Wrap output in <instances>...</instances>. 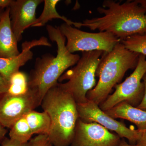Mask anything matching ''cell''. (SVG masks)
Instances as JSON below:
<instances>
[{
  "label": "cell",
  "mask_w": 146,
  "mask_h": 146,
  "mask_svg": "<svg viewBox=\"0 0 146 146\" xmlns=\"http://www.w3.org/2000/svg\"><path fill=\"white\" fill-rule=\"evenodd\" d=\"M13 0H0V8L5 9L9 7Z\"/></svg>",
  "instance_id": "25"
},
{
  "label": "cell",
  "mask_w": 146,
  "mask_h": 146,
  "mask_svg": "<svg viewBox=\"0 0 146 146\" xmlns=\"http://www.w3.org/2000/svg\"><path fill=\"white\" fill-rule=\"evenodd\" d=\"M7 131L6 127L0 123V141L5 138Z\"/></svg>",
  "instance_id": "26"
},
{
  "label": "cell",
  "mask_w": 146,
  "mask_h": 146,
  "mask_svg": "<svg viewBox=\"0 0 146 146\" xmlns=\"http://www.w3.org/2000/svg\"><path fill=\"white\" fill-rule=\"evenodd\" d=\"M47 41L42 36L39 39L25 41L22 44V51L16 57L5 58H0V74L9 82L11 76L33 58L31 49L37 46H46Z\"/></svg>",
  "instance_id": "12"
},
{
  "label": "cell",
  "mask_w": 146,
  "mask_h": 146,
  "mask_svg": "<svg viewBox=\"0 0 146 146\" xmlns=\"http://www.w3.org/2000/svg\"><path fill=\"white\" fill-rule=\"evenodd\" d=\"M121 42L129 50L146 56V33L131 35Z\"/></svg>",
  "instance_id": "19"
},
{
  "label": "cell",
  "mask_w": 146,
  "mask_h": 146,
  "mask_svg": "<svg viewBox=\"0 0 146 146\" xmlns=\"http://www.w3.org/2000/svg\"><path fill=\"white\" fill-rule=\"evenodd\" d=\"M25 117L33 135H48L50 129L51 121L46 112L32 110L25 115Z\"/></svg>",
  "instance_id": "16"
},
{
  "label": "cell",
  "mask_w": 146,
  "mask_h": 146,
  "mask_svg": "<svg viewBox=\"0 0 146 146\" xmlns=\"http://www.w3.org/2000/svg\"><path fill=\"white\" fill-rule=\"evenodd\" d=\"M121 138L100 125L79 119L71 146H118Z\"/></svg>",
  "instance_id": "9"
},
{
  "label": "cell",
  "mask_w": 146,
  "mask_h": 146,
  "mask_svg": "<svg viewBox=\"0 0 146 146\" xmlns=\"http://www.w3.org/2000/svg\"><path fill=\"white\" fill-rule=\"evenodd\" d=\"M146 73V57L140 54L133 72L123 82L115 86V92L100 105V108L106 111L123 102L137 107L143 97L145 86L142 80Z\"/></svg>",
  "instance_id": "7"
},
{
  "label": "cell",
  "mask_w": 146,
  "mask_h": 146,
  "mask_svg": "<svg viewBox=\"0 0 146 146\" xmlns=\"http://www.w3.org/2000/svg\"><path fill=\"white\" fill-rule=\"evenodd\" d=\"M41 105L50 119L48 136L53 145L71 146L79 119L77 104L72 95L58 82L47 92Z\"/></svg>",
  "instance_id": "3"
},
{
  "label": "cell",
  "mask_w": 146,
  "mask_h": 146,
  "mask_svg": "<svg viewBox=\"0 0 146 146\" xmlns=\"http://www.w3.org/2000/svg\"><path fill=\"white\" fill-rule=\"evenodd\" d=\"M10 129L9 138L22 143H27L33 135L25 116L17 120Z\"/></svg>",
  "instance_id": "17"
},
{
  "label": "cell",
  "mask_w": 146,
  "mask_h": 146,
  "mask_svg": "<svg viewBox=\"0 0 146 146\" xmlns=\"http://www.w3.org/2000/svg\"><path fill=\"white\" fill-rule=\"evenodd\" d=\"M46 29L50 39L57 45V54L55 56L45 54L37 57L28 77L29 90L35 97L39 106L48 91L58 83L67 69L76 64L80 58L67 49L66 38L58 27L48 25Z\"/></svg>",
  "instance_id": "1"
},
{
  "label": "cell",
  "mask_w": 146,
  "mask_h": 146,
  "mask_svg": "<svg viewBox=\"0 0 146 146\" xmlns=\"http://www.w3.org/2000/svg\"><path fill=\"white\" fill-rule=\"evenodd\" d=\"M105 112L115 119L119 118L133 123L139 130L146 129V111L125 102L120 103Z\"/></svg>",
  "instance_id": "14"
},
{
  "label": "cell",
  "mask_w": 146,
  "mask_h": 146,
  "mask_svg": "<svg viewBox=\"0 0 146 146\" xmlns=\"http://www.w3.org/2000/svg\"><path fill=\"white\" fill-rule=\"evenodd\" d=\"M38 106L36 98L29 90L21 96L3 94L0 98V123L10 129L17 120Z\"/></svg>",
  "instance_id": "10"
},
{
  "label": "cell",
  "mask_w": 146,
  "mask_h": 146,
  "mask_svg": "<svg viewBox=\"0 0 146 146\" xmlns=\"http://www.w3.org/2000/svg\"><path fill=\"white\" fill-rule=\"evenodd\" d=\"M143 81L145 86L144 96L140 104L136 107L139 109L146 111V73L143 78Z\"/></svg>",
  "instance_id": "23"
},
{
  "label": "cell",
  "mask_w": 146,
  "mask_h": 146,
  "mask_svg": "<svg viewBox=\"0 0 146 146\" xmlns=\"http://www.w3.org/2000/svg\"><path fill=\"white\" fill-rule=\"evenodd\" d=\"M139 54L129 50L121 42L110 52H104L97 68L99 79L94 89L87 93V99L100 105L119 83L128 70L135 69Z\"/></svg>",
  "instance_id": "4"
},
{
  "label": "cell",
  "mask_w": 146,
  "mask_h": 146,
  "mask_svg": "<svg viewBox=\"0 0 146 146\" xmlns=\"http://www.w3.org/2000/svg\"><path fill=\"white\" fill-rule=\"evenodd\" d=\"M102 51L83 52L75 66L66 71L58 79L68 80L62 85L72 95L77 104L87 101V93L96 85V72L102 56Z\"/></svg>",
  "instance_id": "5"
},
{
  "label": "cell",
  "mask_w": 146,
  "mask_h": 146,
  "mask_svg": "<svg viewBox=\"0 0 146 146\" xmlns=\"http://www.w3.org/2000/svg\"><path fill=\"white\" fill-rule=\"evenodd\" d=\"M138 139L136 145L139 146H146V129H138Z\"/></svg>",
  "instance_id": "22"
},
{
  "label": "cell",
  "mask_w": 146,
  "mask_h": 146,
  "mask_svg": "<svg viewBox=\"0 0 146 146\" xmlns=\"http://www.w3.org/2000/svg\"><path fill=\"white\" fill-rule=\"evenodd\" d=\"M27 146H54L46 135H38L31 138L27 143Z\"/></svg>",
  "instance_id": "20"
},
{
  "label": "cell",
  "mask_w": 146,
  "mask_h": 146,
  "mask_svg": "<svg viewBox=\"0 0 146 146\" xmlns=\"http://www.w3.org/2000/svg\"><path fill=\"white\" fill-rule=\"evenodd\" d=\"M2 95H1V94H0V98H1V96Z\"/></svg>",
  "instance_id": "30"
},
{
  "label": "cell",
  "mask_w": 146,
  "mask_h": 146,
  "mask_svg": "<svg viewBox=\"0 0 146 146\" xmlns=\"http://www.w3.org/2000/svg\"><path fill=\"white\" fill-rule=\"evenodd\" d=\"M29 91L28 77L23 72H16L10 77L7 94L13 96L26 94Z\"/></svg>",
  "instance_id": "18"
},
{
  "label": "cell",
  "mask_w": 146,
  "mask_h": 146,
  "mask_svg": "<svg viewBox=\"0 0 146 146\" xmlns=\"http://www.w3.org/2000/svg\"><path fill=\"white\" fill-rule=\"evenodd\" d=\"M9 7L5 8L0 21V58H12L20 54L18 42L11 29Z\"/></svg>",
  "instance_id": "13"
},
{
  "label": "cell",
  "mask_w": 146,
  "mask_h": 146,
  "mask_svg": "<svg viewBox=\"0 0 146 146\" xmlns=\"http://www.w3.org/2000/svg\"><path fill=\"white\" fill-rule=\"evenodd\" d=\"M60 1L59 0H44V9L42 14L38 18L36 22L32 26L34 27L44 26L48 21L53 19H59L63 20L65 23L70 25H74L76 28L82 27V23L74 22L69 20L64 16L60 15L56 9V6Z\"/></svg>",
  "instance_id": "15"
},
{
  "label": "cell",
  "mask_w": 146,
  "mask_h": 146,
  "mask_svg": "<svg viewBox=\"0 0 146 146\" xmlns=\"http://www.w3.org/2000/svg\"><path fill=\"white\" fill-rule=\"evenodd\" d=\"M5 9L0 8V21L1 19L2 16L5 10Z\"/></svg>",
  "instance_id": "29"
},
{
  "label": "cell",
  "mask_w": 146,
  "mask_h": 146,
  "mask_svg": "<svg viewBox=\"0 0 146 146\" xmlns=\"http://www.w3.org/2000/svg\"><path fill=\"white\" fill-rule=\"evenodd\" d=\"M43 0L12 1L9 6L11 29L17 42L21 41L25 30L36 22V9Z\"/></svg>",
  "instance_id": "11"
},
{
  "label": "cell",
  "mask_w": 146,
  "mask_h": 146,
  "mask_svg": "<svg viewBox=\"0 0 146 146\" xmlns=\"http://www.w3.org/2000/svg\"><path fill=\"white\" fill-rule=\"evenodd\" d=\"M66 39V47L70 52H83L102 51L110 52L121 40L107 32L96 33L80 30L68 24L63 23L58 27Z\"/></svg>",
  "instance_id": "6"
},
{
  "label": "cell",
  "mask_w": 146,
  "mask_h": 146,
  "mask_svg": "<svg viewBox=\"0 0 146 146\" xmlns=\"http://www.w3.org/2000/svg\"><path fill=\"white\" fill-rule=\"evenodd\" d=\"M9 83L0 74V94L3 95L7 92Z\"/></svg>",
  "instance_id": "24"
},
{
  "label": "cell",
  "mask_w": 146,
  "mask_h": 146,
  "mask_svg": "<svg viewBox=\"0 0 146 146\" xmlns=\"http://www.w3.org/2000/svg\"><path fill=\"white\" fill-rule=\"evenodd\" d=\"M136 1L145 9L146 14V0H136Z\"/></svg>",
  "instance_id": "28"
},
{
  "label": "cell",
  "mask_w": 146,
  "mask_h": 146,
  "mask_svg": "<svg viewBox=\"0 0 146 146\" xmlns=\"http://www.w3.org/2000/svg\"><path fill=\"white\" fill-rule=\"evenodd\" d=\"M102 6L97 9L104 16L86 19L82 23V27L107 32L121 40L133 35L146 33L145 11L136 0L127 1L123 3L106 0Z\"/></svg>",
  "instance_id": "2"
},
{
  "label": "cell",
  "mask_w": 146,
  "mask_h": 146,
  "mask_svg": "<svg viewBox=\"0 0 146 146\" xmlns=\"http://www.w3.org/2000/svg\"><path fill=\"white\" fill-rule=\"evenodd\" d=\"M118 146H139L137 145H131L128 143L124 139L121 140V142Z\"/></svg>",
  "instance_id": "27"
},
{
  "label": "cell",
  "mask_w": 146,
  "mask_h": 146,
  "mask_svg": "<svg viewBox=\"0 0 146 146\" xmlns=\"http://www.w3.org/2000/svg\"><path fill=\"white\" fill-rule=\"evenodd\" d=\"M79 119L86 123H96L114 131L121 138H125L131 145H136L138 129L127 127L124 123L117 121L100 108L99 105L89 100L77 104Z\"/></svg>",
  "instance_id": "8"
},
{
  "label": "cell",
  "mask_w": 146,
  "mask_h": 146,
  "mask_svg": "<svg viewBox=\"0 0 146 146\" xmlns=\"http://www.w3.org/2000/svg\"><path fill=\"white\" fill-rule=\"evenodd\" d=\"M0 146H27V143H22L10 138L5 137L0 141Z\"/></svg>",
  "instance_id": "21"
}]
</instances>
